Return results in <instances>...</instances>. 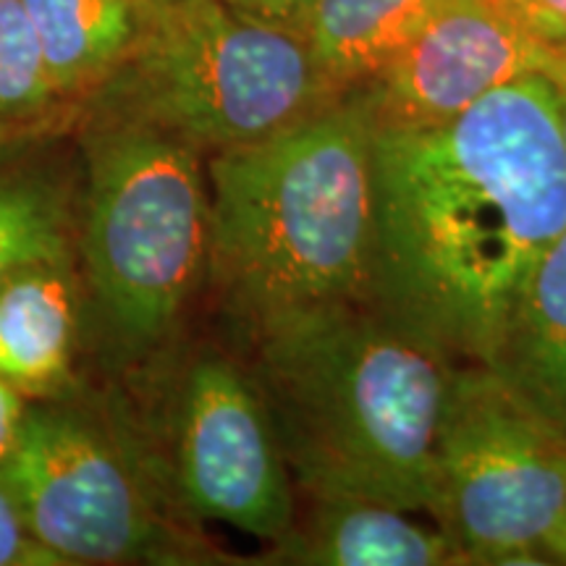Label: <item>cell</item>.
<instances>
[{
	"mask_svg": "<svg viewBox=\"0 0 566 566\" xmlns=\"http://www.w3.org/2000/svg\"><path fill=\"white\" fill-rule=\"evenodd\" d=\"M370 304L483 365L516 294L566 229L558 90L530 74L457 118L375 126Z\"/></svg>",
	"mask_w": 566,
	"mask_h": 566,
	"instance_id": "1",
	"label": "cell"
},
{
	"mask_svg": "<svg viewBox=\"0 0 566 566\" xmlns=\"http://www.w3.org/2000/svg\"><path fill=\"white\" fill-rule=\"evenodd\" d=\"M250 336L252 375L304 493L433 514L449 352L367 302L275 317Z\"/></svg>",
	"mask_w": 566,
	"mask_h": 566,
	"instance_id": "2",
	"label": "cell"
},
{
	"mask_svg": "<svg viewBox=\"0 0 566 566\" xmlns=\"http://www.w3.org/2000/svg\"><path fill=\"white\" fill-rule=\"evenodd\" d=\"M375 118L363 87L252 145L212 153L208 275L244 328L370 304Z\"/></svg>",
	"mask_w": 566,
	"mask_h": 566,
	"instance_id": "3",
	"label": "cell"
},
{
	"mask_svg": "<svg viewBox=\"0 0 566 566\" xmlns=\"http://www.w3.org/2000/svg\"><path fill=\"white\" fill-rule=\"evenodd\" d=\"M344 95L307 32L233 0L155 6L137 48L84 101L212 153L252 145Z\"/></svg>",
	"mask_w": 566,
	"mask_h": 566,
	"instance_id": "4",
	"label": "cell"
},
{
	"mask_svg": "<svg viewBox=\"0 0 566 566\" xmlns=\"http://www.w3.org/2000/svg\"><path fill=\"white\" fill-rule=\"evenodd\" d=\"M82 150L76 252L90 292L118 342L158 346L208 275V163L174 134L103 113H90Z\"/></svg>",
	"mask_w": 566,
	"mask_h": 566,
	"instance_id": "5",
	"label": "cell"
},
{
	"mask_svg": "<svg viewBox=\"0 0 566 566\" xmlns=\"http://www.w3.org/2000/svg\"><path fill=\"white\" fill-rule=\"evenodd\" d=\"M0 485L61 566L192 564L208 554L139 443L74 409L30 407L17 449L0 464Z\"/></svg>",
	"mask_w": 566,
	"mask_h": 566,
	"instance_id": "6",
	"label": "cell"
},
{
	"mask_svg": "<svg viewBox=\"0 0 566 566\" xmlns=\"http://www.w3.org/2000/svg\"><path fill=\"white\" fill-rule=\"evenodd\" d=\"M436 520L467 564H541L566 533V430L483 365L457 367L438 438Z\"/></svg>",
	"mask_w": 566,
	"mask_h": 566,
	"instance_id": "7",
	"label": "cell"
},
{
	"mask_svg": "<svg viewBox=\"0 0 566 566\" xmlns=\"http://www.w3.org/2000/svg\"><path fill=\"white\" fill-rule=\"evenodd\" d=\"M158 446H142L168 501L187 520L279 541L294 525L292 470L252 370L221 352L179 365L160 399Z\"/></svg>",
	"mask_w": 566,
	"mask_h": 566,
	"instance_id": "8",
	"label": "cell"
},
{
	"mask_svg": "<svg viewBox=\"0 0 566 566\" xmlns=\"http://www.w3.org/2000/svg\"><path fill=\"white\" fill-rule=\"evenodd\" d=\"M556 51L495 0H443L412 40L363 84L375 126L415 129L457 118L488 92L548 74Z\"/></svg>",
	"mask_w": 566,
	"mask_h": 566,
	"instance_id": "9",
	"label": "cell"
},
{
	"mask_svg": "<svg viewBox=\"0 0 566 566\" xmlns=\"http://www.w3.org/2000/svg\"><path fill=\"white\" fill-rule=\"evenodd\" d=\"M310 512L275 541L271 562L313 566H441L467 564L443 527L415 522L380 501L307 495Z\"/></svg>",
	"mask_w": 566,
	"mask_h": 566,
	"instance_id": "10",
	"label": "cell"
},
{
	"mask_svg": "<svg viewBox=\"0 0 566 566\" xmlns=\"http://www.w3.org/2000/svg\"><path fill=\"white\" fill-rule=\"evenodd\" d=\"M483 367L566 430V229L516 294Z\"/></svg>",
	"mask_w": 566,
	"mask_h": 566,
	"instance_id": "11",
	"label": "cell"
},
{
	"mask_svg": "<svg viewBox=\"0 0 566 566\" xmlns=\"http://www.w3.org/2000/svg\"><path fill=\"white\" fill-rule=\"evenodd\" d=\"M74 346V265L27 268L0 289V378L27 399L61 391Z\"/></svg>",
	"mask_w": 566,
	"mask_h": 566,
	"instance_id": "12",
	"label": "cell"
},
{
	"mask_svg": "<svg viewBox=\"0 0 566 566\" xmlns=\"http://www.w3.org/2000/svg\"><path fill=\"white\" fill-rule=\"evenodd\" d=\"M63 103H84L129 59L153 0H21Z\"/></svg>",
	"mask_w": 566,
	"mask_h": 566,
	"instance_id": "13",
	"label": "cell"
},
{
	"mask_svg": "<svg viewBox=\"0 0 566 566\" xmlns=\"http://www.w3.org/2000/svg\"><path fill=\"white\" fill-rule=\"evenodd\" d=\"M40 158L27 137L0 145V289L27 268L74 265L80 205L61 168Z\"/></svg>",
	"mask_w": 566,
	"mask_h": 566,
	"instance_id": "14",
	"label": "cell"
},
{
	"mask_svg": "<svg viewBox=\"0 0 566 566\" xmlns=\"http://www.w3.org/2000/svg\"><path fill=\"white\" fill-rule=\"evenodd\" d=\"M443 0H315L307 32L315 59L338 90L380 74Z\"/></svg>",
	"mask_w": 566,
	"mask_h": 566,
	"instance_id": "15",
	"label": "cell"
},
{
	"mask_svg": "<svg viewBox=\"0 0 566 566\" xmlns=\"http://www.w3.org/2000/svg\"><path fill=\"white\" fill-rule=\"evenodd\" d=\"M21 0H0V137H32L63 111Z\"/></svg>",
	"mask_w": 566,
	"mask_h": 566,
	"instance_id": "16",
	"label": "cell"
},
{
	"mask_svg": "<svg viewBox=\"0 0 566 566\" xmlns=\"http://www.w3.org/2000/svg\"><path fill=\"white\" fill-rule=\"evenodd\" d=\"M0 566H59V558L48 554L27 533L24 522L13 509L3 485H0Z\"/></svg>",
	"mask_w": 566,
	"mask_h": 566,
	"instance_id": "17",
	"label": "cell"
},
{
	"mask_svg": "<svg viewBox=\"0 0 566 566\" xmlns=\"http://www.w3.org/2000/svg\"><path fill=\"white\" fill-rule=\"evenodd\" d=\"M509 17H514L551 48L566 42V0H495Z\"/></svg>",
	"mask_w": 566,
	"mask_h": 566,
	"instance_id": "18",
	"label": "cell"
},
{
	"mask_svg": "<svg viewBox=\"0 0 566 566\" xmlns=\"http://www.w3.org/2000/svg\"><path fill=\"white\" fill-rule=\"evenodd\" d=\"M30 407V399L24 394L0 378V464L17 449Z\"/></svg>",
	"mask_w": 566,
	"mask_h": 566,
	"instance_id": "19",
	"label": "cell"
},
{
	"mask_svg": "<svg viewBox=\"0 0 566 566\" xmlns=\"http://www.w3.org/2000/svg\"><path fill=\"white\" fill-rule=\"evenodd\" d=\"M233 3L244 6V9H250L254 13H263L268 19L283 21V24H294L304 30L315 0H233Z\"/></svg>",
	"mask_w": 566,
	"mask_h": 566,
	"instance_id": "20",
	"label": "cell"
},
{
	"mask_svg": "<svg viewBox=\"0 0 566 566\" xmlns=\"http://www.w3.org/2000/svg\"><path fill=\"white\" fill-rule=\"evenodd\" d=\"M556 51V66L551 71V80H554L558 90V103H562V126H564V139H566V42L554 48Z\"/></svg>",
	"mask_w": 566,
	"mask_h": 566,
	"instance_id": "21",
	"label": "cell"
},
{
	"mask_svg": "<svg viewBox=\"0 0 566 566\" xmlns=\"http://www.w3.org/2000/svg\"><path fill=\"white\" fill-rule=\"evenodd\" d=\"M558 562H566V533H564V546H562V554H558Z\"/></svg>",
	"mask_w": 566,
	"mask_h": 566,
	"instance_id": "22",
	"label": "cell"
},
{
	"mask_svg": "<svg viewBox=\"0 0 566 566\" xmlns=\"http://www.w3.org/2000/svg\"><path fill=\"white\" fill-rule=\"evenodd\" d=\"M155 6H163V3H176V0H153Z\"/></svg>",
	"mask_w": 566,
	"mask_h": 566,
	"instance_id": "23",
	"label": "cell"
},
{
	"mask_svg": "<svg viewBox=\"0 0 566 566\" xmlns=\"http://www.w3.org/2000/svg\"><path fill=\"white\" fill-rule=\"evenodd\" d=\"M9 139H13V137H0V145H3V142H9Z\"/></svg>",
	"mask_w": 566,
	"mask_h": 566,
	"instance_id": "24",
	"label": "cell"
}]
</instances>
